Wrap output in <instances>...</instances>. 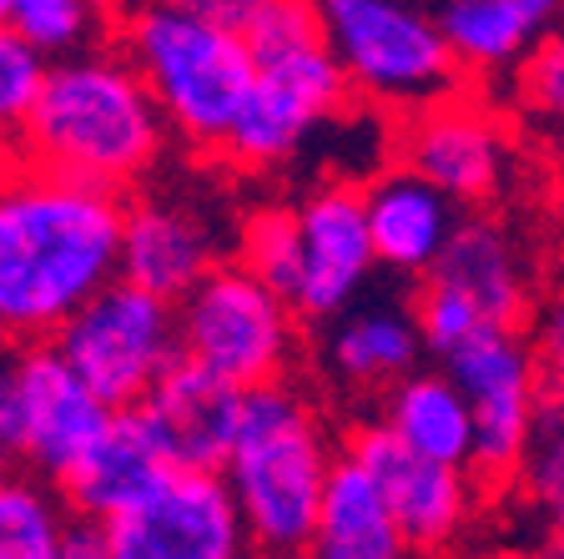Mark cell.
<instances>
[{
  "instance_id": "cell-1",
  "label": "cell",
  "mask_w": 564,
  "mask_h": 559,
  "mask_svg": "<svg viewBox=\"0 0 564 559\" xmlns=\"http://www.w3.org/2000/svg\"><path fill=\"white\" fill-rule=\"evenodd\" d=\"M127 202L46 166L0 172V338L15 348L56 333L121 278Z\"/></svg>"
},
{
  "instance_id": "cell-2",
  "label": "cell",
  "mask_w": 564,
  "mask_h": 559,
  "mask_svg": "<svg viewBox=\"0 0 564 559\" xmlns=\"http://www.w3.org/2000/svg\"><path fill=\"white\" fill-rule=\"evenodd\" d=\"M162 147L166 121L121 46L56 61L21 141L31 166L101 192H127L131 182H141Z\"/></svg>"
},
{
  "instance_id": "cell-3",
  "label": "cell",
  "mask_w": 564,
  "mask_h": 559,
  "mask_svg": "<svg viewBox=\"0 0 564 559\" xmlns=\"http://www.w3.org/2000/svg\"><path fill=\"white\" fill-rule=\"evenodd\" d=\"M258 56V82L223 157L247 172L293 162L317 127L343 117L352 86L333 56L323 15L303 0H217Z\"/></svg>"
},
{
  "instance_id": "cell-4",
  "label": "cell",
  "mask_w": 564,
  "mask_h": 559,
  "mask_svg": "<svg viewBox=\"0 0 564 559\" xmlns=\"http://www.w3.org/2000/svg\"><path fill=\"white\" fill-rule=\"evenodd\" d=\"M117 31L166 131L202 152H223L258 82V56L247 46V35L223 15V6L156 0V6L127 11Z\"/></svg>"
},
{
  "instance_id": "cell-5",
  "label": "cell",
  "mask_w": 564,
  "mask_h": 559,
  "mask_svg": "<svg viewBox=\"0 0 564 559\" xmlns=\"http://www.w3.org/2000/svg\"><path fill=\"white\" fill-rule=\"evenodd\" d=\"M338 459L343 449H333L328 423L307 394H297L293 384L247 394L242 429L223 479L242 509L252 549L307 555L317 545L323 499Z\"/></svg>"
},
{
  "instance_id": "cell-6",
  "label": "cell",
  "mask_w": 564,
  "mask_h": 559,
  "mask_svg": "<svg viewBox=\"0 0 564 559\" xmlns=\"http://www.w3.org/2000/svg\"><path fill=\"white\" fill-rule=\"evenodd\" d=\"M317 15L352 96L378 111H403L409 121L464 92V66L434 11L409 0H328Z\"/></svg>"
},
{
  "instance_id": "cell-7",
  "label": "cell",
  "mask_w": 564,
  "mask_h": 559,
  "mask_svg": "<svg viewBox=\"0 0 564 559\" xmlns=\"http://www.w3.org/2000/svg\"><path fill=\"white\" fill-rule=\"evenodd\" d=\"M182 318V358L217 373L223 384L258 394V388L288 384V368L297 358V308L258 282L252 272L227 257L187 303Z\"/></svg>"
},
{
  "instance_id": "cell-8",
  "label": "cell",
  "mask_w": 564,
  "mask_h": 559,
  "mask_svg": "<svg viewBox=\"0 0 564 559\" xmlns=\"http://www.w3.org/2000/svg\"><path fill=\"white\" fill-rule=\"evenodd\" d=\"M56 353L111 413H127L182 363V318L172 303L117 278L61 327Z\"/></svg>"
},
{
  "instance_id": "cell-9",
  "label": "cell",
  "mask_w": 564,
  "mask_h": 559,
  "mask_svg": "<svg viewBox=\"0 0 564 559\" xmlns=\"http://www.w3.org/2000/svg\"><path fill=\"white\" fill-rule=\"evenodd\" d=\"M438 368H448V378L474 404V423H479L474 469L484 479L519 474L544 408V363L529 333L524 327H484L479 338L464 343Z\"/></svg>"
},
{
  "instance_id": "cell-10",
  "label": "cell",
  "mask_w": 564,
  "mask_h": 559,
  "mask_svg": "<svg viewBox=\"0 0 564 559\" xmlns=\"http://www.w3.org/2000/svg\"><path fill=\"white\" fill-rule=\"evenodd\" d=\"M399 162L454 207H484L514 176V141L489 101L458 92L399 127Z\"/></svg>"
},
{
  "instance_id": "cell-11",
  "label": "cell",
  "mask_w": 564,
  "mask_h": 559,
  "mask_svg": "<svg viewBox=\"0 0 564 559\" xmlns=\"http://www.w3.org/2000/svg\"><path fill=\"white\" fill-rule=\"evenodd\" d=\"M101 535L117 559H252V535L227 479L197 469H176L141 509Z\"/></svg>"
},
{
  "instance_id": "cell-12",
  "label": "cell",
  "mask_w": 564,
  "mask_h": 559,
  "mask_svg": "<svg viewBox=\"0 0 564 559\" xmlns=\"http://www.w3.org/2000/svg\"><path fill=\"white\" fill-rule=\"evenodd\" d=\"M303 222V282H297V318L303 323H338L348 308L364 303L378 272L373 233H368L364 186L323 182L297 202Z\"/></svg>"
},
{
  "instance_id": "cell-13",
  "label": "cell",
  "mask_w": 564,
  "mask_h": 559,
  "mask_svg": "<svg viewBox=\"0 0 564 559\" xmlns=\"http://www.w3.org/2000/svg\"><path fill=\"white\" fill-rule=\"evenodd\" d=\"M348 459L368 469L383 494L393 525H399L409 555H438L448 549L474 519V484L464 469H444L403 449L383 423H364L348 443Z\"/></svg>"
},
{
  "instance_id": "cell-14",
  "label": "cell",
  "mask_w": 564,
  "mask_h": 559,
  "mask_svg": "<svg viewBox=\"0 0 564 559\" xmlns=\"http://www.w3.org/2000/svg\"><path fill=\"white\" fill-rule=\"evenodd\" d=\"M15 394H21V423H25V469L51 484H66L96 439L111 423V408L76 378L56 343H31L15 348Z\"/></svg>"
},
{
  "instance_id": "cell-15",
  "label": "cell",
  "mask_w": 564,
  "mask_h": 559,
  "mask_svg": "<svg viewBox=\"0 0 564 559\" xmlns=\"http://www.w3.org/2000/svg\"><path fill=\"white\" fill-rule=\"evenodd\" d=\"M423 282L454 292L484 327H524L534 318V262L505 217L464 212L448 252Z\"/></svg>"
},
{
  "instance_id": "cell-16",
  "label": "cell",
  "mask_w": 564,
  "mask_h": 559,
  "mask_svg": "<svg viewBox=\"0 0 564 559\" xmlns=\"http://www.w3.org/2000/svg\"><path fill=\"white\" fill-rule=\"evenodd\" d=\"M223 262L227 257L217 252V233H212V222L197 207H187V202H176V197L127 202L121 282L182 308Z\"/></svg>"
},
{
  "instance_id": "cell-17",
  "label": "cell",
  "mask_w": 564,
  "mask_h": 559,
  "mask_svg": "<svg viewBox=\"0 0 564 559\" xmlns=\"http://www.w3.org/2000/svg\"><path fill=\"white\" fill-rule=\"evenodd\" d=\"M176 474L172 454L162 449L156 429L147 423L141 408H127V413H111L106 433L96 439V449L76 464V474L61 484L76 525L106 529L127 519L131 509L152 499L166 479Z\"/></svg>"
},
{
  "instance_id": "cell-18",
  "label": "cell",
  "mask_w": 564,
  "mask_h": 559,
  "mask_svg": "<svg viewBox=\"0 0 564 559\" xmlns=\"http://www.w3.org/2000/svg\"><path fill=\"white\" fill-rule=\"evenodd\" d=\"M247 394L223 384L217 373L197 368V363H176L152 398L141 404L147 423L156 429L162 449L172 454L176 469H197V474H223L232 459L237 429H242Z\"/></svg>"
},
{
  "instance_id": "cell-19",
  "label": "cell",
  "mask_w": 564,
  "mask_h": 559,
  "mask_svg": "<svg viewBox=\"0 0 564 559\" xmlns=\"http://www.w3.org/2000/svg\"><path fill=\"white\" fill-rule=\"evenodd\" d=\"M364 212H368V233H373L378 268L419 282L438 268V257L448 252L458 222H464V207H454L434 182L413 176L403 162L368 176Z\"/></svg>"
},
{
  "instance_id": "cell-20",
  "label": "cell",
  "mask_w": 564,
  "mask_h": 559,
  "mask_svg": "<svg viewBox=\"0 0 564 559\" xmlns=\"http://www.w3.org/2000/svg\"><path fill=\"white\" fill-rule=\"evenodd\" d=\"M423 353L429 348H423L413 303H393V298H364L338 323L323 327V368L343 388H378V394H388L409 373H419Z\"/></svg>"
},
{
  "instance_id": "cell-21",
  "label": "cell",
  "mask_w": 564,
  "mask_h": 559,
  "mask_svg": "<svg viewBox=\"0 0 564 559\" xmlns=\"http://www.w3.org/2000/svg\"><path fill=\"white\" fill-rule=\"evenodd\" d=\"M434 15L464 76H499L534 56V46L564 21V6L554 0H448Z\"/></svg>"
},
{
  "instance_id": "cell-22",
  "label": "cell",
  "mask_w": 564,
  "mask_h": 559,
  "mask_svg": "<svg viewBox=\"0 0 564 559\" xmlns=\"http://www.w3.org/2000/svg\"><path fill=\"white\" fill-rule=\"evenodd\" d=\"M378 423L419 459H434L444 469H464V474L474 469L479 423H474L469 394L448 378V368H419L403 384H393L383 394Z\"/></svg>"
},
{
  "instance_id": "cell-23",
  "label": "cell",
  "mask_w": 564,
  "mask_h": 559,
  "mask_svg": "<svg viewBox=\"0 0 564 559\" xmlns=\"http://www.w3.org/2000/svg\"><path fill=\"white\" fill-rule=\"evenodd\" d=\"M317 545L348 549V555H364V559H413L399 525H393V514H388L383 494H378V484L368 479V469L358 459H348V449H343L338 469H333Z\"/></svg>"
},
{
  "instance_id": "cell-24",
  "label": "cell",
  "mask_w": 564,
  "mask_h": 559,
  "mask_svg": "<svg viewBox=\"0 0 564 559\" xmlns=\"http://www.w3.org/2000/svg\"><path fill=\"white\" fill-rule=\"evenodd\" d=\"M76 535V514L51 479L0 469V559H61Z\"/></svg>"
},
{
  "instance_id": "cell-25",
  "label": "cell",
  "mask_w": 564,
  "mask_h": 559,
  "mask_svg": "<svg viewBox=\"0 0 564 559\" xmlns=\"http://www.w3.org/2000/svg\"><path fill=\"white\" fill-rule=\"evenodd\" d=\"M11 31L56 66V61L101 51L106 31H117V15L91 0H11Z\"/></svg>"
},
{
  "instance_id": "cell-26",
  "label": "cell",
  "mask_w": 564,
  "mask_h": 559,
  "mask_svg": "<svg viewBox=\"0 0 564 559\" xmlns=\"http://www.w3.org/2000/svg\"><path fill=\"white\" fill-rule=\"evenodd\" d=\"M237 262L293 303L297 282H303V222H297V207L262 202V207L247 212L242 227H237Z\"/></svg>"
},
{
  "instance_id": "cell-27",
  "label": "cell",
  "mask_w": 564,
  "mask_h": 559,
  "mask_svg": "<svg viewBox=\"0 0 564 559\" xmlns=\"http://www.w3.org/2000/svg\"><path fill=\"white\" fill-rule=\"evenodd\" d=\"M46 76H51V61L25 46L21 35L11 31V21L0 25V141L6 147L25 141L35 106H41V92H46Z\"/></svg>"
},
{
  "instance_id": "cell-28",
  "label": "cell",
  "mask_w": 564,
  "mask_h": 559,
  "mask_svg": "<svg viewBox=\"0 0 564 559\" xmlns=\"http://www.w3.org/2000/svg\"><path fill=\"white\" fill-rule=\"evenodd\" d=\"M519 474H524L529 499L550 509L554 519H564V398L544 394L540 429H534V443H529Z\"/></svg>"
},
{
  "instance_id": "cell-29",
  "label": "cell",
  "mask_w": 564,
  "mask_h": 559,
  "mask_svg": "<svg viewBox=\"0 0 564 559\" xmlns=\"http://www.w3.org/2000/svg\"><path fill=\"white\" fill-rule=\"evenodd\" d=\"M413 318H419L423 348L438 353V363H448L464 343H474L484 333V323L474 318V308H464L454 292L434 288V282H419V292H413Z\"/></svg>"
},
{
  "instance_id": "cell-30",
  "label": "cell",
  "mask_w": 564,
  "mask_h": 559,
  "mask_svg": "<svg viewBox=\"0 0 564 559\" xmlns=\"http://www.w3.org/2000/svg\"><path fill=\"white\" fill-rule=\"evenodd\" d=\"M519 101L524 111H534L540 121L550 127H564V21L544 35L534 56L519 66V82H514Z\"/></svg>"
},
{
  "instance_id": "cell-31",
  "label": "cell",
  "mask_w": 564,
  "mask_h": 559,
  "mask_svg": "<svg viewBox=\"0 0 564 559\" xmlns=\"http://www.w3.org/2000/svg\"><path fill=\"white\" fill-rule=\"evenodd\" d=\"M524 333H529V343H534V353H540L544 373L564 378V282L540 298V308H534Z\"/></svg>"
},
{
  "instance_id": "cell-32",
  "label": "cell",
  "mask_w": 564,
  "mask_h": 559,
  "mask_svg": "<svg viewBox=\"0 0 564 559\" xmlns=\"http://www.w3.org/2000/svg\"><path fill=\"white\" fill-rule=\"evenodd\" d=\"M0 469H25V423L11 358H0Z\"/></svg>"
},
{
  "instance_id": "cell-33",
  "label": "cell",
  "mask_w": 564,
  "mask_h": 559,
  "mask_svg": "<svg viewBox=\"0 0 564 559\" xmlns=\"http://www.w3.org/2000/svg\"><path fill=\"white\" fill-rule=\"evenodd\" d=\"M61 559H117V555H111V545H106L101 529L76 525V535H70V545H66V555Z\"/></svg>"
},
{
  "instance_id": "cell-34",
  "label": "cell",
  "mask_w": 564,
  "mask_h": 559,
  "mask_svg": "<svg viewBox=\"0 0 564 559\" xmlns=\"http://www.w3.org/2000/svg\"><path fill=\"white\" fill-rule=\"evenodd\" d=\"M307 559H364V555H348V549H328V545H313Z\"/></svg>"
},
{
  "instance_id": "cell-35",
  "label": "cell",
  "mask_w": 564,
  "mask_h": 559,
  "mask_svg": "<svg viewBox=\"0 0 564 559\" xmlns=\"http://www.w3.org/2000/svg\"><path fill=\"white\" fill-rule=\"evenodd\" d=\"M252 559H307V555H278V549H252Z\"/></svg>"
},
{
  "instance_id": "cell-36",
  "label": "cell",
  "mask_w": 564,
  "mask_h": 559,
  "mask_svg": "<svg viewBox=\"0 0 564 559\" xmlns=\"http://www.w3.org/2000/svg\"><path fill=\"white\" fill-rule=\"evenodd\" d=\"M11 21V0H0V25Z\"/></svg>"
}]
</instances>
